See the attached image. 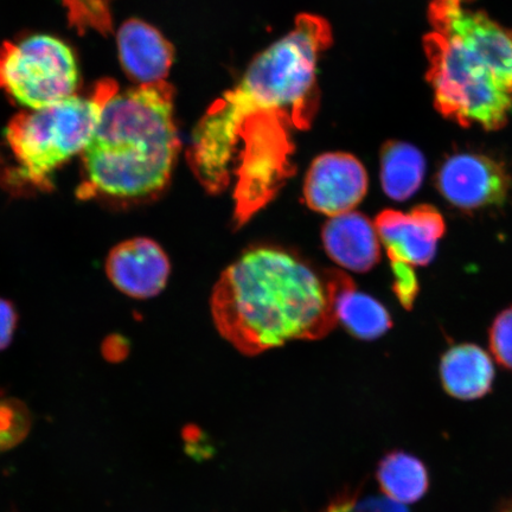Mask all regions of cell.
I'll return each instance as SVG.
<instances>
[{
	"label": "cell",
	"instance_id": "cell-12",
	"mask_svg": "<svg viewBox=\"0 0 512 512\" xmlns=\"http://www.w3.org/2000/svg\"><path fill=\"white\" fill-rule=\"evenodd\" d=\"M121 64L140 85L165 81L174 62V48L160 32L139 19H130L118 32Z\"/></svg>",
	"mask_w": 512,
	"mask_h": 512
},
{
	"label": "cell",
	"instance_id": "cell-1",
	"mask_svg": "<svg viewBox=\"0 0 512 512\" xmlns=\"http://www.w3.org/2000/svg\"><path fill=\"white\" fill-rule=\"evenodd\" d=\"M331 43L324 18L298 16L293 30L256 57L239 85L217 99L196 126L190 168L210 194L234 184L239 227L296 172L294 134L315 118L317 64Z\"/></svg>",
	"mask_w": 512,
	"mask_h": 512
},
{
	"label": "cell",
	"instance_id": "cell-6",
	"mask_svg": "<svg viewBox=\"0 0 512 512\" xmlns=\"http://www.w3.org/2000/svg\"><path fill=\"white\" fill-rule=\"evenodd\" d=\"M78 81L73 51L59 38L36 35L0 47V88L29 110L73 96Z\"/></svg>",
	"mask_w": 512,
	"mask_h": 512
},
{
	"label": "cell",
	"instance_id": "cell-9",
	"mask_svg": "<svg viewBox=\"0 0 512 512\" xmlns=\"http://www.w3.org/2000/svg\"><path fill=\"white\" fill-rule=\"evenodd\" d=\"M374 223L389 260L414 267L431 264L446 233L444 216L431 204H420L409 213L386 209Z\"/></svg>",
	"mask_w": 512,
	"mask_h": 512
},
{
	"label": "cell",
	"instance_id": "cell-20",
	"mask_svg": "<svg viewBox=\"0 0 512 512\" xmlns=\"http://www.w3.org/2000/svg\"><path fill=\"white\" fill-rule=\"evenodd\" d=\"M17 326V313L8 300L0 298V351L9 347Z\"/></svg>",
	"mask_w": 512,
	"mask_h": 512
},
{
	"label": "cell",
	"instance_id": "cell-23",
	"mask_svg": "<svg viewBox=\"0 0 512 512\" xmlns=\"http://www.w3.org/2000/svg\"><path fill=\"white\" fill-rule=\"evenodd\" d=\"M326 512H351V499H341V501L331 505L329 510Z\"/></svg>",
	"mask_w": 512,
	"mask_h": 512
},
{
	"label": "cell",
	"instance_id": "cell-2",
	"mask_svg": "<svg viewBox=\"0 0 512 512\" xmlns=\"http://www.w3.org/2000/svg\"><path fill=\"white\" fill-rule=\"evenodd\" d=\"M220 335L255 356L292 341H318L338 324L325 277L277 248L249 249L223 271L211 292Z\"/></svg>",
	"mask_w": 512,
	"mask_h": 512
},
{
	"label": "cell",
	"instance_id": "cell-17",
	"mask_svg": "<svg viewBox=\"0 0 512 512\" xmlns=\"http://www.w3.org/2000/svg\"><path fill=\"white\" fill-rule=\"evenodd\" d=\"M31 427L29 409L15 399L0 400V451H8L28 437Z\"/></svg>",
	"mask_w": 512,
	"mask_h": 512
},
{
	"label": "cell",
	"instance_id": "cell-14",
	"mask_svg": "<svg viewBox=\"0 0 512 512\" xmlns=\"http://www.w3.org/2000/svg\"><path fill=\"white\" fill-rule=\"evenodd\" d=\"M439 370L446 393L458 400L484 398L495 380V367L490 355L471 343L448 349L441 358Z\"/></svg>",
	"mask_w": 512,
	"mask_h": 512
},
{
	"label": "cell",
	"instance_id": "cell-18",
	"mask_svg": "<svg viewBox=\"0 0 512 512\" xmlns=\"http://www.w3.org/2000/svg\"><path fill=\"white\" fill-rule=\"evenodd\" d=\"M489 345L496 361L512 371V306L499 313L492 323Z\"/></svg>",
	"mask_w": 512,
	"mask_h": 512
},
{
	"label": "cell",
	"instance_id": "cell-15",
	"mask_svg": "<svg viewBox=\"0 0 512 512\" xmlns=\"http://www.w3.org/2000/svg\"><path fill=\"white\" fill-rule=\"evenodd\" d=\"M426 175V158L418 147L389 140L380 155L381 185L389 198L405 202L421 188Z\"/></svg>",
	"mask_w": 512,
	"mask_h": 512
},
{
	"label": "cell",
	"instance_id": "cell-7",
	"mask_svg": "<svg viewBox=\"0 0 512 512\" xmlns=\"http://www.w3.org/2000/svg\"><path fill=\"white\" fill-rule=\"evenodd\" d=\"M505 165L484 153L458 151L446 156L434 176L435 189L452 207L475 211L501 207L511 190Z\"/></svg>",
	"mask_w": 512,
	"mask_h": 512
},
{
	"label": "cell",
	"instance_id": "cell-11",
	"mask_svg": "<svg viewBox=\"0 0 512 512\" xmlns=\"http://www.w3.org/2000/svg\"><path fill=\"white\" fill-rule=\"evenodd\" d=\"M322 241L330 259L351 272L367 273L381 260L382 243L375 223L355 210L330 217Z\"/></svg>",
	"mask_w": 512,
	"mask_h": 512
},
{
	"label": "cell",
	"instance_id": "cell-19",
	"mask_svg": "<svg viewBox=\"0 0 512 512\" xmlns=\"http://www.w3.org/2000/svg\"><path fill=\"white\" fill-rule=\"evenodd\" d=\"M390 265H392L394 277L395 296L403 309L411 311L420 292L419 279L414 271V266L399 260H390Z\"/></svg>",
	"mask_w": 512,
	"mask_h": 512
},
{
	"label": "cell",
	"instance_id": "cell-24",
	"mask_svg": "<svg viewBox=\"0 0 512 512\" xmlns=\"http://www.w3.org/2000/svg\"><path fill=\"white\" fill-rule=\"evenodd\" d=\"M499 512H512V499H510L508 503H505Z\"/></svg>",
	"mask_w": 512,
	"mask_h": 512
},
{
	"label": "cell",
	"instance_id": "cell-5",
	"mask_svg": "<svg viewBox=\"0 0 512 512\" xmlns=\"http://www.w3.org/2000/svg\"><path fill=\"white\" fill-rule=\"evenodd\" d=\"M118 92L117 83L104 80L88 98L74 94L12 118L5 137L18 164V177L48 187L54 172L85 149L107 101Z\"/></svg>",
	"mask_w": 512,
	"mask_h": 512
},
{
	"label": "cell",
	"instance_id": "cell-21",
	"mask_svg": "<svg viewBox=\"0 0 512 512\" xmlns=\"http://www.w3.org/2000/svg\"><path fill=\"white\" fill-rule=\"evenodd\" d=\"M351 512H407L399 503L387 498H370L364 501L351 499Z\"/></svg>",
	"mask_w": 512,
	"mask_h": 512
},
{
	"label": "cell",
	"instance_id": "cell-8",
	"mask_svg": "<svg viewBox=\"0 0 512 512\" xmlns=\"http://www.w3.org/2000/svg\"><path fill=\"white\" fill-rule=\"evenodd\" d=\"M368 185L367 170L355 156L324 153L307 170L304 198L311 210L334 217L354 210L366 197Z\"/></svg>",
	"mask_w": 512,
	"mask_h": 512
},
{
	"label": "cell",
	"instance_id": "cell-22",
	"mask_svg": "<svg viewBox=\"0 0 512 512\" xmlns=\"http://www.w3.org/2000/svg\"><path fill=\"white\" fill-rule=\"evenodd\" d=\"M67 3L78 6V8L106 14L108 12L106 0H66Z\"/></svg>",
	"mask_w": 512,
	"mask_h": 512
},
{
	"label": "cell",
	"instance_id": "cell-4",
	"mask_svg": "<svg viewBox=\"0 0 512 512\" xmlns=\"http://www.w3.org/2000/svg\"><path fill=\"white\" fill-rule=\"evenodd\" d=\"M174 88L162 81L112 96L81 153L88 185L117 200H143L169 184L177 162Z\"/></svg>",
	"mask_w": 512,
	"mask_h": 512
},
{
	"label": "cell",
	"instance_id": "cell-3",
	"mask_svg": "<svg viewBox=\"0 0 512 512\" xmlns=\"http://www.w3.org/2000/svg\"><path fill=\"white\" fill-rule=\"evenodd\" d=\"M476 0H431L424 37L435 110L462 127L499 131L512 114V28Z\"/></svg>",
	"mask_w": 512,
	"mask_h": 512
},
{
	"label": "cell",
	"instance_id": "cell-16",
	"mask_svg": "<svg viewBox=\"0 0 512 512\" xmlns=\"http://www.w3.org/2000/svg\"><path fill=\"white\" fill-rule=\"evenodd\" d=\"M377 480L383 494L399 504L420 501L430 485L425 465L405 452L388 454L377 470Z\"/></svg>",
	"mask_w": 512,
	"mask_h": 512
},
{
	"label": "cell",
	"instance_id": "cell-10",
	"mask_svg": "<svg viewBox=\"0 0 512 512\" xmlns=\"http://www.w3.org/2000/svg\"><path fill=\"white\" fill-rule=\"evenodd\" d=\"M105 270L121 293L131 298L150 299L164 291L171 265L168 254L156 241L134 238L112 249Z\"/></svg>",
	"mask_w": 512,
	"mask_h": 512
},
{
	"label": "cell",
	"instance_id": "cell-13",
	"mask_svg": "<svg viewBox=\"0 0 512 512\" xmlns=\"http://www.w3.org/2000/svg\"><path fill=\"white\" fill-rule=\"evenodd\" d=\"M326 283L334 297L338 323L361 341H375L392 329L389 311L369 294L358 292L354 280L348 274L330 271Z\"/></svg>",
	"mask_w": 512,
	"mask_h": 512
}]
</instances>
